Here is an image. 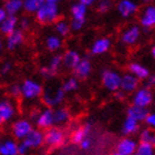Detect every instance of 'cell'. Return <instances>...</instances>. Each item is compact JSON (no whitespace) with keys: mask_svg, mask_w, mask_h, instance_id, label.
I'll list each match as a JSON object with an SVG mask.
<instances>
[{"mask_svg":"<svg viewBox=\"0 0 155 155\" xmlns=\"http://www.w3.org/2000/svg\"><path fill=\"white\" fill-rule=\"evenodd\" d=\"M92 129H93V124L91 121H87V122H84L82 125H80L79 127L72 132L71 134V141L72 143H74V144H80L84 139H87L89 137L92 132Z\"/></svg>","mask_w":155,"mask_h":155,"instance_id":"17","label":"cell"},{"mask_svg":"<svg viewBox=\"0 0 155 155\" xmlns=\"http://www.w3.org/2000/svg\"><path fill=\"white\" fill-rule=\"evenodd\" d=\"M0 155H18V142L15 139H5L0 143Z\"/></svg>","mask_w":155,"mask_h":155,"instance_id":"25","label":"cell"},{"mask_svg":"<svg viewBox=\"0 0 155 155\" xmlns=\"http://www.w3.org/2000/svg\"><path fill=\"white\" fill-rule=\"evenodd\" d=\"M113 7V2L112 0H99L97 5V10L100 13L104 15V13H107L112 9Z\"/></svg>","mask_w":155,"mask_h":155,"instance_id":"36","label":"cell"},{"mask_svg":"<svg viewBox=\"0 0 155 155\" xmlns=\"http://www.w3.org/2000/svg\"><path fill=\"white\" fill-rule=\"evenodd\" d=\"M60 9L58 5L45 2L43 6L35 13V19L40 25H52L59 20Z\"/></svg>","mask_w":155,"mask_h":155,"instance_id":"2","label":"cell"},{"mask_svg":"<svg viewBox=\"0 0 155 155\" xmlns=\"http://www.w3.org/2000/svg\"><path fill=\"white\" fill-rule=\"evenodd\" d=\"M140 25L144 30L155 28V3L145 6L140 16Z\"/></svg>","mask_w":155,"mask_h":155,"instance_id":"13","label":"cell"},{"mask_svg":"<svg viewBox=\"0 0 155 155\" xmlns=\"http://www.w3.org/2000/svg\"><path fill=\"white\" fill-rule=\"evenodd\" d=\"M99 0H79V2L82 3V5H84V6L87 7H91V6H93L94 3L97 2Z\"/></svg>","mask_w":155,"mask_h":155,"instance_id":"48","label":"cell"},{"mask_svg":"<svg viewBox=\"0 0 155 155\" xmlns=\"http://www.w3.org/2000/svg\"><path fill=\"white\" fill-rule=\"evenodd\" d=\"M25 42V32L22 30L17 29L15 30L12 33H10L9 36H7L6 38V48L9 51H15L16 49H18L20 45Z\"/></svg>","mask_w":155,"mask_h":155,"instance_id":"20","label":"cell"},{"mask_svg":"<svg viewBox=\"0 0 155 155\" xmlns=\"http://www.w3.org/2000/svg\"><path fill=\"white\" fill-rule=\"evenodd\" d=\"M142 2L145 5V6H147V5H152L153 3V0H142Z\"/></svg>","mask_w":155,"mask_h":155,"instance_id":"51","label":"cell"},{"mask_svg":"<svg viewBox=\"0 0 155 155\" xmlns=\"http://www.w3.org/2000/svg\"><path fill=\"white\" fill-rule=\"evenodd\" d=\"M45 48L48 49L50 52H57L62 48L63 45V40L61 37L57 36V35H50L45 38Z\"/></svg>","mask_w":155,"mask_h":155,"instance_id":"27","label":"cell"},{"mask_svg":"<svg viewBox=\"0 0 155 155\" xmlns=\"http://www.w3.org/2000/svg\"><path fill=\"white\" fill-rule=\"evenodd\" d=\"M72 72H73V77L77 78L79 81L87 79L92 72V63H91L90 59L82 58Z\"/></svg>","mask_w":155,"mask_h":155,"instance_id":"18","label":"cell"},{"mask_svg":"<svg viewBox=\"0 0 155 155\" xmlns=\"http://www.w3.org/2000/svg\"><path fill=\"white\" fill-rule=\"evenodd\" d=\"M116 10L123 19H130L139 11V5L135 0H119L116 3Z\"/></svg>","mask_w":155,"mask_h":155,"instance_id":"10","label":"cell"},{"mask_svg":"<svg viewBox=\"0 0 155 155\" xmlns=\"http://www.w3.org/2000/svg\"><path fill=\"white\" fill-rule=\"evenodd\" d=\"M39 111H40V110H37V109H33V110L30 111L29 117H28V119H29L32 123L35 122V121H36L37 116H38V114H39Z\"/></svg>","mask_w":155,"mask_h":155,"instance_id":"47","label":"cell"},{"mask_svg":"<svg viewBox=\"0 0 155 155\" xmlns=\"http://www.w3.org/2000/svg\"><path fill=\"white\" fill-rule=\"evenodd\" d=\"M12 68H13L12 62H10V61L2 62V63L0 64V75H1V77L8 75L10 72L12 71Z\"/></svg>","mask_w":155,"mask_h":155,"instance_id":"38","label":"cell"},{"mask_svg":"<svg viewBox=\"0 0 155 155\" xmlns=\"http://www.w3.org/2000/svg\"><path fill=\"white\" fill-rule=\"evenodd\" d=\"M30 151H31V150H30L22 141H21V142H18V155H28L30 153Z\"/></svg>","mask_w":155,"mask_h":155,"instance_id":"44","label":"cell"},{"mask_svg":"<svg viewBox=\"0 0 155 155\" xmlns=\"http://www.w3.org/2000/svg\"><path fill=\"white\" fill-rule=\"evenodd\" d=\"M85 19H72L70 22L71 31H81L84 28Z\"/></svg>","mask_w":155,"mask_h":155,"instance_id":"39","label":"cell"},{"mask_svg":"<svg viewBox=\"0 0 155 155\" xmlns=\"http://www.w3.org/2000/svg\"><path fill=\"white\" fill-rule=\"evenodd\" d=\"M21 84V97L27 101H32L41 97L45 87L35 79H26Z\"/></svg>","mask_w":155,"mask_h":155,"instance_id":"5","label":"cell"},{"mask_svg":"<svg viewBox=\"0 0 155 155\" xmlns=\"http://www.w3.org/2000/svg\"><path fill=\"white\" fill-rule=\"evenodd\" d=\"M79 87H80V82H79V80L74 77H70V78H68V79H65V80L63 81V83L61 84L62 90L64 91L65 94L74 92V91H77L78 89H79Z\"/></svg>","mask_w":155,"mask_h":155,"instance_id":"33","label":"cell"},{"mask_svg":"<svg viewBox=\"0 0 155 155\" xmlns=\"http://www.w3.org/2000/svg\"><path fill=\"white\" fill-rule=\"evenodd\" d=\"M47 65H48V68L50 69L54 74H57L59 72V70H60L62 67V54H59V53L53 54L51 57V59L49 60V63Z\"/></svg>","mask_w":155,"mask_h":155,"instance_id":"34","label":"cell"},{"mask_svg":"<svg viewBox=\"0 0 155 155\" xmlns=\"http://www.w3.org/2000/svg\"><path fill=\"white\" fill-rule=\"evenodd\" d=\"M70 12H71L72 19H85L87 13V8L78 1V2L73 3L71 6Z\"/></svg>","mask_w":155,"mask_h":155,"instance_id":"32","label":"cell"},{"mask_svg":"<svg viewBox=\"0 0 155 155\" xmlns=\"http://www.w3.org/2000/svg\"><path fill=\"white\" fill-rule=\"evenodd\" d=\"M45 133V146L49 149H58L60 146L64 145L67 141V134L64 130L60 126H52L47 131H43Z\"/></svg>","mask_w":155,"mask_h":155,"instance_id":"3","label":"cell"},{"mask_svg":"<svg viewBox=\"0 0 155 155\" xmlns=\"http://www.w3.org/2000/svg\"><path fill=\"white\" fill-rule=\"evenodd\" d=\"M92 144H93V141H92V139L89 136L87 139H84L83 141L79 144V146H80V149L83 150V151H89V150L92 147Z\"/></svg>","mask_w":155,"mask_h":155,"instance_id":"43","label":"cell"},{"mask_svg":"<svg viewBox=\"0 0 155 155\" xmlns=\"http://www.w3.org/2000/svg\"><path fill=\"white\" fill-rule=\"evenodd\" d=\"M139 142L132 136H124L116 143L115 151L124 155H135Z\"/></svg>","mask_w":155,"mask_h":155,"instance_id":"11","label":"cell"},{"mask_svg":"<svg viewBox=\"0 0 155 155\" xmlns=\"http://www.w3.org/2000/svg\"><path fill=\"white\" fill-rule=\"evenodd\" d=\"M65 99V92L60 87H48L43 89L41 95L42 103L45 104V107L50 109H57L61 107L63 101Z\"/></svg>","mask_w":155,"mask_h":155,"instance_id":"1","label":"cell"},{"mask_svg":"<svg viewBox=\"0 0 155 155\" xmlns=\"http://www.w3.org/2000/svg\"><path fill=\"white\" fill-rule=\"evenodd\" d=\"M144 123L146 124L147 127H150V129H152L155 131V112H150L149 115L146 116Z\"/></svg>","mask_w":155,"mask_h":155,"instance_id":"42","label":"cell"},{"mask_svg":"<svg viewBox=\"0 0 155 155\" xmlns=\"http://www.w3.org/2000/svg\"><path fill=\"white\" fill-rule=\"evenodd\" d=\"M53 116H54V125L60 126L70 121L71 113L68 107H59L57 109H53Z\"/></svg>","mask_w":155,"mask_h":155,"instance_id":"26","label":"cell"},{"mask_svg":"<svg viewBox=\"0 0 155 155\" xmlns=\"http://www.w3.org/2000/svg\"><path fill=\"white\" fill-rule=\"evenodd\" d=\"M8 94L12 99H19L21 97V84L20 83H12L8 87Z\"/></svg>","mask_w":155,"mask_h":155,"instance_id":"37","label":"cell"},{"mask_svg":"<svg viewBox=\"0 0 155 155\" xmlns=\"http://www.w3.org/2000/svg\"><path fill=\"white\" fill-rule=\"evenodd\" d=\"M121 77L119 72L113 69H103L101 71V83L109 92H116L120 90Z\"/></svg>","mask_w":155,"mask_h":155,"instance_id":"6","label":"cell"},{"mask_svg":"<svg viewBox=\"0 0 155 155\" xmlns=\"http://www.w3.org/2000/svg\"><path fill=\"white\" fill-rule=\"evenodd\" d=\"M61 0H45V2L47 3H54V5H58Z\"/></svg>","mask_w":155,"mask_h":155,"instance_id":"50","label":"cell"},{"mask_svg":"<svg viewBox=\"0 0 155 155\" xmlns=\"http://www.w3.org/2000/svg\"><path fill=\"white\" fill-rule=\"evenodd\" d=\"M144 87H149L151 90H153L155 87V73H151L149 75V78L145 80V85Z\"/></svg>","mask_w":155,"mask_h":155,"instance_id":"45","label":"cell"},{"mask_svg":"<svg viewBox=\"0 0 155 155\" xmlns=\"http://www.w3.org/2000/svg\"><path fill=\"white\" fill-rule=\"evenodd\" d=\"M35 129L33 127V123L29 119H25V117H20V119L15 120L11 123L10 126V132L12 135V139L16 141H23L27 136L29 135L30 132Z\"/></svg>","mask_w":155,"mask_h":155,"instance_id":"4","label":"cell"},{"mask_svg":"<svg viewBox=\"0 0 155 155\" xmlns=\"http://www.w3.org/2000/svg\"><path fill=\"white\" fill-rule=\"evenodd\" d=\"M19 18L17 16H7L6 19L0 23V33L3 36H9L15 30L18 29Z\"/></svg>","mask_w":155,"mask_h":155,"instance_id":"23","label":"cell"},{"mask_svg":"<svg viewBox=\"0 0 155 155\" xmlns=\"http://www.w3.org/2000/svg\"><path fill=\"white\" fill-rule=\"evenodd\" d=\"M39 73H40V75H41L43 79H45V80H50V79H52V78H54L55 75H57L48 68V65L41 67V68L39 69Z\"/></svg>","mask_w":155,"mask_h":155,"instance_id":"40","label":"cell"},{"mask_svg":"<svg viewBox=\"0 0 155 155\" xmlns=\"http://www.w3.org/2000/svg\"><path fill=\"white\" fill-rule=\"evenodd\" d=\"M112 41L110 38L107 37H102V38H97L94 40L93 43L91 45L90 52L92 55H102L105 54L109 50L111 49Z\"/></svg>","mask_w":155,"mask_h":155,"instance_id":"19","label":"cell"},{"mask_svg":"<svg viewBox=\"0 0 155 155\" xmlns=\"http://www.w3.org/2000/svg\"><path fill=\"white\" fill-rule=\"evenodd\" d=\"M54 30L57 35L61 38L68 37L71 32V27H70V22H68L67 20L59 19L57 22L54 23Z\"/></svg>","mask_w":155,"mask_h":155,"instance_id":"31","label":"cell"},{"mask_svg":"<svg viewBox=\"0 0 155 155\" xmlns=\"http://www.w3.org/2000/svg\"><path fill=\"white\" fill-rule=\"evenodd\" d=\"M31 151L32 150H38L45 145V133L41 130L35 129L30 132V134L22 141Z\"/></svg>","mask_w":155,"mask_h":155,"instance_id":"14","label":"cell"},{"mask_svg":"<svg viewBox=\"0 0 155 155\" xmlns=\"http://www.w3.org/2000/svg\"><path fill=\"white\" fill-rule=\"evenodd\" d=\"M45 3V0H22V10L29 15H35Z\"/></svg>","mask_w":155,"mask_h":155,"instance_id":"29","label":"cell"},{"mask_svg":"<svg viewBox=\"0 0 155 155\" xmlns=\"http://www.w3.org/2000/svg\"><path fill=\"white\" fill-rule=\"evenodd\" d=\"M2 50H3V41L1 40V38H0V55H1Z\"/></svg>","mask_w":155,"mask_h":155,"instance_id":"53","label":"cell"},{"mask_svg":"<svg viewBox=\"0 0 155 155\" xmlns=\"http://www.w3.org/2000/svg\"><path fill=\"white\" fill-rule=\"evenodd\" d=\"M2 7L7 16H17L22 10V0H6Z\"/></svg>","mask_w":155,"mask_h":155,"instance_id":"28","label":"cell"},{"mask_svg":"<svg viewBox=\"0 0 155 155\" xmlns=\"http://www.w3.org/2000/svg\"><path fill=\"white\" fill-rule=\"evenodd\" d=\"M114 97H115V100H117V101H124L126 97V93H124L123 91L119 90V91H116V92H114Z\"/></svg>","mask_w":155,"mask_h":155,"instance_id":"46","label":"cell"},{"mask_svg":"<svg viewBox=\"0 0 155 155\" xmlns=\"http://www.w3.org/2000/svg\"><path fill=\"white\" fill-rule=\"evenodd\" d=\"M150 110L149 109H143V107H136L131 104L130 107H127L126 109V116H129L131 119L135 120L139 123H142L145 121L146 116L149 115Z\"/></svg>","mask_w":155,"mask_h":155,"instance_id":"24","label":"cell"},{"mask_svg":"<svg viewBox=\"0 0 155 155\" xmlns=\"http://www.w3.org/2000/svg\"><path fill=\"white\" fill-rule=\"evenodd\" d=\"M1 141H2V136H1V133H0V143H1Z\"/></svg>","mask_w":155,"mask_h":155,"instance_id":"55","label":"cell"},{"mask_svg":"<svg viewBox=\"0 0 155 155\" xmlns=\"http://www.w3.org/2000/svg\"><path fill=\"white\" fill-rule=\"evenodd\" d=\"M135 155H155V146L146 143H139Z\"/></svg>","mask_w":155,"mask_h":155,"instance_id":"35","label":"cell"},{"mask_svg":"<svg viewBox=\"0 0 155 155\" xmlns=\"http://www.w3.org/2000/svg\"><path fill=\"white\" fill-rule=\"evenodd\" d=\"M81 57L80 52L74 49H68L63 52L62 54V67L67 70H71L73 71L74 68L78 65V63L81 61Z\"/></svg>","mask_w":155,"mask_h":155,"instance_id":"15","label":"cell"},{"mask_svg":"<svg viewBox=\"0 0 155 155\" xmlns=\"http://www.w3.org/2000/svg\"><path fill=\"white\" fill-rule=\"evenodd\" d=\"M31 27V20H30L29 17H22L19 19V22H18V29L22 30L23 32L28 30Z\"/></svg>","mask_w":155,"mask_h":155,"instance_id":"41","label":"cell"},{"mask_svg":"<svg viewBox=\"0 0 155 155\" xmlns=\"http://www.w3.org/2000/svg\"><path fill=\"white\" fill-rule=\"evenodd\" d=\"M140 143H146L155 146V131L150 127H144L139 132Z\"/></svg>","mask_w":155,"mask_h":155,"instance_id":"30","label":"cell"},{"mask_svg":"<svg viewBox=\"0 0 155 155\" xmlns=\"http://www.w3.org/2000/svg\"><path fill=\"white\" fill-rule=\"evenodd\" d=\"M140 87V80L136 79L134 75L131 73L126 72L121 77V85H120V90L123 91L124 93L130 94L134 93L137 89Z\"/></svg>","mask_w":155,"mask_h":155,"instance_id":"16","label":"cell"},{"mask_svg":"<svg viewBox=\"0 0 155 155\" xmlns=\"http://www.w3.org/2000/svg\"><path fill=\"white\" fill-rule=\"evenodd\" d=\"M35 125L37 129L41 131H47L48 129L54 126V116H53V109L45 107L39 111V114L35 121Z\"/></svg>","mask_w":155,"mask_h":155,"instance_id":"9","label":"cell"},{"mask_svg":"<svg viewBox=\"0 0 155 155\" xmlns=\"http://www.w3.org/2000/svg\"><path fill=\"white\" fill-rule=\"evenodd\" d=\"M154 107H155V101H154Z\"/></svg>","mask_w":155,"mask_h":155,"instance_id":"56","label":"cell"},{"mask_svg":"<svg viewBox=\"0 0 155 155\" xmlns=\"http://www.w3.org/2000/svg\"><path fill=\"white\" fill-rule=\"evenodd\" d=\"M132 104L136 107L149 109L154 103V93L153 90L146 87H141L132 94Z\"/></svg>","mask_w":155,"mask_h":155,"instance_id":"7","label":"cell"},{"mask_svg":"<svg viewBox=\"0 0 155 155\" xmlns=\"http://www.w3.org/2000/svg\"><path fill=\"white\" fill-rule=\"evenodd\" d=\"M6 17H7V13L5 11V9H3V7H0V23L6 19Z\"/></svg>","mask_w":155,"mask_h":155,"instance_id":"49","label":"cell"},{"mask_svg":"<svg viewBox=\"0 0 155 155\" xmlns=\"http://www.w3.org/2000/svg\"><path fill=\"white\" fill-rule=\"evenodd\" d=\"M140 127H141V123L131 119L129 116H126L122 123V126H121V133L124 136L135 135L140 132V130H141Z\"/></svg>","mask_w":155,"mask_h":155,"instance_id":"22","label":"cell"},{"mask_svg":"<svg viewBox=\"0 0 155 155\" xmlns=\"http://www.w3.org/2000/svg\"><path fill=\"white\" fill-rule=\"evenodd\" d=\"M110 155H124V154H121V153H119V152H116V151H113V152L111 153Z\"/></svg>","mask_w":155,"mask_h":155,"instance_id":"54","label":"cell"},{"mask_svg":"<svg viewBox=\"0 0 155 155\" xmlns=\"http://www.w3.org/2000/svg\"><path fill=\"white\" fill-rule=\"evenodd\" d=\"M151 54H152L153 59H154V60H155V45H153L152 48H151Z\"/></svg>","mask_w":155,"mask_h":155,"instance_id":"52","label":"cell"},{"mask_svg":"<svg viewBox=\"0 0 155 155\" xmlns=\"http://www.w3.org/2000/svg\"><path fill=\"white\" fill-rule=\"evenodd\" d=\"M127 70H129V73L134 75L140 81H145L149 78V75L151 74L149 68H146L145 65H143L140 62H131L127 67Z\"/></svg>","mask_w":155,"mask_h":155,"instance_id":"21","label":"cell"},{"mask_svg":"<svg viewBox=\"0 0 155 155\" xmlns=\"http://www.w3.org/2000/svg\"><path fill=\"white\" fill-rule=\"evenodd\" d=\"M17 114V107L8 97L0 99V126L11 122Z\"/></svg>","mask_w":155,"mask_h":155,"instance_id":"8","label":"cell"},{"mask_svg":"<svg viewBox=\"0 0 155 155\" xmlns=\"http://www.w3.org/2000/svg\"><path fill=\"white\" fill-rule=\"evenodd\" d=\"M142 33V28L139 25H131L121 35V42L125 45H134L139 41Z\"/></svg>","mask_w":155,"mask_h":155,"instance_id":"12","label":"cell"}]
</instances>
